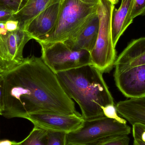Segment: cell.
Returning a JSON list of instances; mask_svg holds the SVG:
<instances>
[{
  "label": "cell",
  "mask_w": 145,
  "mask_h": 145,
  "mask_svg": "<svg viewBox=\"0 0 145 145\" xmlns=\"http://www.w3.org/2000/svg\"><path fill=\"white\" fill-rule=\"evenodd\" d=\"M48 132L46 130L34 126V128L25 139L17 145H48Z\"/></svg>",
  "instance_id": "obj_16"
},
{
  "label": "cell",
  "mask_w": 145,
  "mask_h": 145,
  "mask_svg": "<svg viewBox=\"0 0 145 145\" xmlns=\"http://www.w3.org/2000/svg\"><path fill=\"white\" fill-rule=\"evenodd\" d=\"M3 73V71H2L1 70V68H0V74H1V73Z\"/></svg>",
  "instance_id": "obj_32"
},
{
  "label": "cell",
  "mask_w": 145,
  "mask_h": 145,
  "mask_svg": "<svg viewBox=\"0 0 145 145\" xmlns=\"http://www.w3.org/2000/svg\"><path fill=\"white\" fill-rule=\"evenodd\" d=\"M131 128L106 117L84 120L82 127L67 134L66 145H93L102 140L122 135H129Z\"/></svg>",
  "instance_id": "obj_5"
},
{
  "label": "cell",
  "mask_w": 145,
  "mask_h": 145,
  "mask_svg": "<svg viewBox=\"0 0 145 145\" xmlns=\"http://www.w3.org/2000/svg\"><path fill=\"white\" fill-rule=\"evenodd\" d=\"M5 28L8 31L12 32L19 28V22L18 20L11 19L5 22Z\"/></svg>",
  "instance_id": "obj_25"
},
{
  "label": "cell",
  "mask_w": 145,
  "mask_h": 145,
  "mask_svg": "<svg viewBox=\"0 0 145 145\" xmlns=\"http://www.w3.org/2000/svg\"><path fill=\"white\" fill-rule=\"evenodd\" d=\"M105 116L114 119L122 123H127V121L120 117L118 115V112L115 105H110L102 107Z\"/></svg>",
  "instance_id": "obj_19"
},
{
  "label": "cell",
  "mask_w": 145,
  "mask_h": 145,
  "mask_svg": "<svg viewBox=\"0 0 145 145\" xmlns=\"http://www.w3.org/2000/svg\"><path fill=\"white\" fill-rule=\"evenodd\" d=\"M39 44L41 47V58L56 74L92 64L89 52L72 50L64 42Z\"/></svg>",
  "instance_id": "obj_6"
},
{
  "label": "cell",
  "mask_w": 145,
  "mask_h": 145,
  "mask_svg": "<svg viewBox=\"0 0 145 145\" xmlns=\"http://www.w3.org/2000/svg\"><path fill=\"white\" fill-rule=\"evenodd\" d=\"M133 145H145V143L138 140H134Z\"/></svg>",
  "instance_id": "obj_28"
},
{
  "label": "cell",
  "mask_w": 145,
  "mask_h": 145,
  "mask_svg": "<svg viewBox=\"0 0 145 145\" xmlns=\"http://www.w3.org/2000/svg\"><path fill=\"white\" fill-rule=\"evenodd\" d=\"M108 1L111 3L113 5H115V4H117L118 3L119 0H108Z\"/></svg>",
  "instance_id": "obj_29"
},
{
  "label": "cell",
  "mask_w": 145,
  "mask_h": 145,
  "mask_svg": "<svg viewBox=\"0 0 145 145\" xmlns=\"http://www.w3.org/2000/svg\"><path fill=\"white\" fill-rule=\"evenodd\" d=\"M0 5L5 7L14 13L17 12L21 8L20 0H0Z\"/></svg>",
  "instance_id": "obj_22"
},
{
  "label": "cell",
  "mask_w": 145,
  "mask_h": 145,
  "mask_svg": "<svg viewBox=\"0 0 145 145\" xmlns=\"http://www.w3.org/2000/svg\"><path fill=\"white\" fill-rule=\"evenodd\" d=\"M12 145H17L16 144V142L15 141H12Z\"/></svg>",
  "instance_id": "obj_31"
},
{
  "label": "cell",
  "mask_w": 145,
  "mask_h": 145,
  "mask_svg": "<svg viewBox=\"0 0 145 145\" xmlns=\"http://www.w3.org/2000/svg\"><path fill=\"white\" fill-rule=\"evenodd\" d=\"M134 0H122L120 7L114 8L112 19V34L113 45L116 47L119 38L133 20L130 17Z\"/></svg>",
  "instance_id": "obj_13"
},
{
  "label": "cell",
  "mask_w": 145,
  "mask_h": 145,
  "mask_svg": "<svg viewBox=\"0 0 145 145\" xmlns=\"http://www.w3.org/2000/svg\"><path fill=\"white\" fill-rule=\"evenodd\" d=\"M97 5L78 0H62L58 18L50 33L36 41L39 43L65 42L72 37L90 16L97 12Z\"/></svg>",
  "instance_id": "obj_3"
},
{
  "label": "cell",
  "mask_w": 145,
  "mask_h": 145,
  "mask_svg": "<svg viewBox=\"0 0 145 145\" xmlns=\"http://www.w3.org/2000/svg\"><path fill=\"white\" fill-rule=\"evenodd\" d=\"M14 14L13 11L0 5V22H6L10 20Z\"/></svg>",
  "instance_id": "obj_23"
},
{
  "label": "cell",
  "mask_w": 145,
  "mask_h": 145,
  "mask_svg": "<svg viewBox=\"0 0 145 145\" xmlns=\"http://www.w3.org/2000/svg\"><path fill=\"white\" fill-rule=\"evenodd\" d=\"M31 38L23 29L0 33V68L3 73L20 65L24 60L23 50Z\"/></svg>",
  "instance_id": "obj_7"
},
{
  "label": "cell",
  "mask_w": 145,
  "mask_h": 145,
  "mask_svg": "<svg viewBox=\"0 0 145 145\" xmlns=\"http://www.w3.org/2000/svg\"><path fill=\"white\" fill-rule=\"evenodd\" d=\"M66 135L64 133L48 132V145H66Z\"/></svg>",
  "instance_id": "obj_17"
},
{
  "label": "cell",
  "mask_w": 145,
  "mask_h": 145,
  "mask_svg": "<svg viewBox=\"0 0 145 145\" xmlns=\"http://www.w3.org/2000/svg\"><path fill=\"white\" fill-rule=\"evenodd\" d=\"M145 64V37L133 40L117 58L115 73Z\"/></svg>",
  "instance_id": "obj_12"
},
{
  "label": "cell",
  "mask_w": 145,
  "mask_h": 145,
  "mask_svg": "<svg viewBox=\"0 0 145 145\" xmlns=\"http://www.w3.org/2000/svg\"><path fill=\"white\" fill-rule=\"evenodd\" d=\"M145 15V0H134L130 17L132 19L139 15Z\"/></svg>",
  "instance_id": "obj_20"
},
{
  "label": "cell",
  "mask_w": 145,
  "mask_h": 145,
  "mask_svg": "<svg viewBox=\"0 0 145 145\" xmlns=\"http://www.w3.org/2000/svg\"><path fill=\"white\" fill-rule=\"evenodd\" d=\"M62 0L53 3L32 19L24 28L31 39L36 41L51 32L56 25Z\"/></svg>",
  "instance_id": "obj_10"
},
{
  "label": "cell",
  "mask_w": 145,
  "mask_h": 145,
  "mask_svg": "<svg viewBox=\"0 0 145 145\" xmlns=\"http://www.w3.org/2000/svg\"><path fill=\"white\" fill-rule=\"evenodd\" d=\"M129 141L128 135H122L110 138L93 145H129Z\"/></svg>",
  "instance_id": "obj_18"
},
{
  "label": "cell",
  "mask_w": 145,
  "mask_h": 145,
  "mask_svg": "<svg viewBox=\"0 0 145 145\" xmlns=\"http://www.w3.org/2000/svg\"><path fill=\"white\" fill-rule=\"evenodd\" d=\"M4 80L3 73L0 74V115L2 116L4 110Z\"/></svg>",
  "instance_id": "obj_24"
},
{
  "label": "cell",
  "mask_w": 145,
  "mask_h": 145,
  "mask_svg": "<svg viewBox=\"0 0 145 145\" xmlns=\"http://www.w3.org/2000/svg\"><path fill=\"white\" fill-rule=\"evenodd\" d=\"M103 74L92 64L56 73L67 95L78 104L84 120L105 116L102 107L115 105Z\"/></svg>",
  "instance_id": "obj_2"
},
{
  "label": "cell",
  "mask_w": 145,
  "mask_h": 145,
  "mask_svg": "<svg viewBox=\"0 0 145 145\" xmlns=\"http://www.w3.org/2000/svg\"><path fill=\"white\" fill-rule=\"evenodd\" d=\"M116 106L118 112L132 126L145 125V97L120 101Z\"/></svg>",
  "instance_id": "obj_14"
},
{
  "label": "cell",
  "mask_w": 145,
  "mask_h": 145,
  "mask_svg": "<svg viewBox=\"0 0 145 145\" xmlns=\"http://www.w3.org/2000/svg\"><path fill=\"white\" fill-rule=\"evenodd\" d=\"M20 1H21V7H22L27 0H20Z\"/></svg>",
  "instance_id": "obj_30"
},
{
  "label": "cell",
  "mask_w": 145,
  "mask_h": 145,
  "mask_svg": "<svg viewBox=\"0 0 145 145\" xmlns=\"http://www.w3.org/2000/svg\"><path fill=\"white\" fill-rule=\"evenodd\" d=\"M4 110L7 118H25L30 114L79 115L74 101L41 57H28L18 67L3 73Z\"/></svg>",
  "instance_id": "obj_1"
},
{
  "label": "cell",
  "mask_w": 145,
  "mask_h": 145,
  "mask_svg": "<svg viewBox=\"0 0 145 145\" xmlns=\"http://www.w3.org/2000/svg\"><path fill=\"white\" fill-rule=\"evenodd\" d=\"M133 134L134 140L145 143V125L135 123L133 125Z\"/></svg>",
  "instance_id": "obj_21"
},
{
  "label": "cell",
  "mask_w": 145,
  "mask_h": 145,
  "mask_svg": "<svg viewBox=\"0 0 145 145\" xmlns=\"http://www.w3.org/2000/svg\"><path fill=\"white\" fill-rule=\"evenodd\" d=\"M60 0H27L23 7L13 15L12 19L18 20L19 28L25 26L34 18L53 3Z\"/></svg>",
  "instance_id": "obj_15"
},
{
  "label": "cell",
  "mask_w": 145,
  "mask_h": 145,
  "mask_svg": "<svg viewBox=\"0 0 145 145\" xmlns=\"http://www.w3.org/2000/svg\"><path fill=\"white\" fill-rule=\"evenodd\" d=\"M34 126L48 132H61L68 134L77 130L83 124L82 115H65L49 113H36L27 116Z\"/></svg>",
  "instance_id": "obj_8"
},
{
  "label": "cell",
  "mask_w": 145,
  "mask_h": 145,
  "mask_svg": "<svg viewBox=\"0 0 145 145\" xmlns=\"http://www.w3.org/2000/svg\"><path fill=\"white\" fill-rule=\"evenodd\" d=\"M99 27L97 12L90 16L77 32L64 42L74 50H86L91 53L97 40Z\"/></svg>",
  "instance_id": "obj_11"
},
{
  "label": "cell",
  "mask_w": 145,
  "mask_h": 145,
  "mask_svg": "<svg viewBox=\"0 0 145 145\" xmlns=\"http://www.w3.org/2000/svg\"><path fill=\"white\" fill-rule=\"evenodd\" d=\"M0 145H12V142L7 140H0Z\"/></svg>",
  "instance_id": "obj_27"
},
{
  "label": "cell",
  "mask_w": 145,
  "mask_h": 145,
  "mask_svg": "<svg viewBox=\"0 0 145 145\" xmlns=\"http://www.w3.org/2000/svg\"><path fill=\"white\" fill-rule=\"evenodd\" d=\"M118 89L127 98L145 97V64L114 74Z\"/></svg>",
  "instance_id": "obj_9"
},
{
  "label": "cell",
  "mask_w": 145,
  "mask_h": 145,
  "mask_svg": "<svg viewBox=\"0 0 145 145\" xmlns=\"http://www.w3.org/2000/svg\"><path fill=\"white\" fill-rule=\"evenodd\" d=\"M82 2L88 4H95L97 5L99 4L100 0H78Z\"/></svg>",
  "instance_id": "obj_26"
},
{
  "label": "cell",
  "mask_w": 145,
  "mask_h": 145,
  "mask_svg": "<svg viewBox=\"0 0 145 145\" xmlns=\"http://www.w3.org/2000/svg\"><path fill=\"white\" fill-rule=\"evenodd\" d=\"M115 5L108 0H100L97 12L99 27L96 44L90 53L91 63L103 73L110 72L116 59L112 34V19Z\"/></svg>",
  "instance_id": "obj_4"
}]
</instances>
